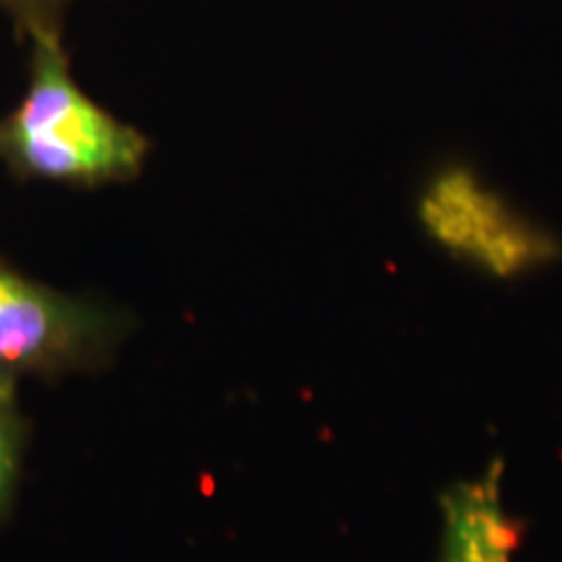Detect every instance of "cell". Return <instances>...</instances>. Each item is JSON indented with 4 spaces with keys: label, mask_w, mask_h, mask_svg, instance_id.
<instances>
[{
    "label": "cell",
    "mask_w": 562,
    "mask_h": 562,
    "mask_svg": "<svg viewBox=\"0 0 562 562\" xmlns=\"http://www.w3.org/2000/svg\"><path fill=\"white\" fill-rule=\"evenodd\" d=\"M30 425L21 414L16 383L0 381V524L9 518L19 495Z\"/></svg>",
    "instance_id": "5b68a950"
},
{
    "label": "cell",
    "mask_w": 562,
    "mask_h": 562,
    "mask_svg": "<svg viewBox=\"0 0 562 562\" xmlns=\"http://www.w3.org/2000/svg\"><path fill=\"white\" fill-rule=\"evenodd\" d=\"M419 229L435 248L484 277H531L560 258L550 229L521 214L469 165H446L417 195Z\"/></svg>",
    "instance_id": "3957f363"
},
{
    "label": "cell",
    "mask_w": 562,
    "mask_h": 562,
    "mask_svg": "<svg viewBox=\"0 0 562 562\" xmlns=\"http://www.w3.org/2000/svg\"><path fill=\"white\" fill-rule=\"evenodd\" d=\"M128 318L66 294L0 258V381H60L115 360Z\"/></svg>",
    "instance_id": "7a4b0ae2"
},
{
    "label": "cell",
    "mask_w": 562,
    "mask_h": 562,
    "mask_svg": "<svg viewBox=\"0 0 562 562\" xmlns=\"http://www.w3.org/2000/svg\"><path fill=\"white\" fill-rule=\"evenodd\" d=\"M440 510V562H510L521 529L503 503V461H492L484 474L448 487Z\"/></svg>",
    "instance_id": "277c9868"
},
{
    "label": "cell",
    "mask_w": 562,
    "mask_h": 562,
    "mask_svg": "<svg viewBox=\"0 0 562 562\" xmlns=\"http://www.w3.org/2000/svg\"><path fill=\"white\" fill-rule=\"evenodd\" d=\"M149 138L74 81L60 34L34 37L30 89L0 121V159L19 178L100 188L144 170Z\"/></svg>",
    "instance_id": "6da1fadb"
},
{
    "label": "cell",
    "mask_w": 562,
    "mask_h": 562,
    "mask_svg": "<svg viewBox=\"0 0 562 562\" xmlns=\"http://www.w3.org/2000/svg\"><path fill=\"white\" fill-rule=\"evenodd\" d=\"M30 37L60 34V16L70 0H0Z\"/></svg>",
    "instance_id": "8992f818"
}]
</instances>
